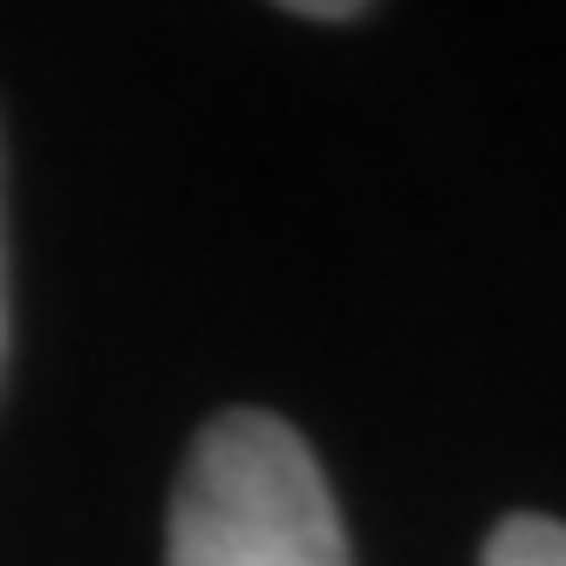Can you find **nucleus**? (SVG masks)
<instances>
[{
	"label": "nucleus",
	"mask_w": 566,
	"mask_h": 566,
	"mask_svg": "<svg viewBox=\"0 0 566 566\" xmlns=\"http://www.w3.org/2000/svg\"><path fill=\"white\" fill-rule=\"evenodd\" d=\"M171 566H355L314 451L266 410H226L198 430L178 499Z\"/></svg>",
	"instance_id": "nucleus-1"
},
{
	"label": "nucleus",
	"mask_w": 566,
	"mask_h": 566,
	"mask_svg": "<svg viewBox=\"0 0 566 566\" xmlns=\"http://www.w3.org/2000/svg\"><path fill=\"white\" fill-rule=\"evenodd\" d=\"M484 566H566V525L546 512H512L484 539Z\"/></svg>",
	"instance_id": "nucleus-2"
},
{
	"label": "nucleus",
	"mask_w": 566,
	"mask_h": 566,
	"mask_svg": "<svg viewBox=\"0 0 566 566\" xmlns=\"http://www.w3.org/2000/svg\"><path fill=\"white\" fill-rule=\"evenodd\" d=\"M0 348H8V280H0Z\"/></svg>",
	"instance_id": "nucleus-3"
}]
</instances>
